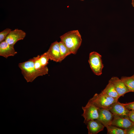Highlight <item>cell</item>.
<instances>
[{
  "label": "cell",
  "instance_id": "cell-1",
  "mask_svg": "<svg viewBox=\"0 0 134 134\" xmlns=\"http://www.w3.org/2000/svg\"><path fill=\"white\" fill-rule=\"evenodd\" d=\"M60 38L61 41L69 49L71 54H75L77 53L82 42L81 36L78 30L68 31Z\"/></svg>",
  "mask_w": 134,
  "mask_h": 134
},
{
  "label": "cell",
  "instance_id": "cell-2",
  "mask_svg": "<svg viewBox=\"0 0 134 134\" xmlns=\"http://www.w3.org/2000/svg\"><path fill=\"white\" fill-rule=\"evenodd\" d=\"M33 58L18 64L22 73L27 82H32L37 77L45 75L43 73L35 68Z\"/></svg>",
  "mask_w": 134,
  "mask_h": 134
},
{
  "label": "cell",
  "instance_id": "cell-3",
  "mask_svg": "<svg viewBox=\"0 0 134 134\" xmlns=\"http://www.w3.org/2000/svg\"><path fill=\"white\" fill-rule=\"evenodd\" d=\"M118 99L110 97L101 92L95 94L89 100L99 108H108L118 101Z\"/></svg>",
  "mask_w": 134,
  "mask_h": 134
},
{
  "label": "cell",
  "instance_id": "cell-4",
  "mask_svg": "<svg viewBox=\"0 0 134 134\" xmlns=\"http://www.w3.org/2000/svg\"><path fill=\"white\" fill-rule=\"evenodd\" d=\"M88 62L94 74L98 76L101 75L104 67L102 63L101 56L96 52H92L89 55Z\"/></svg>",
  "mask_w": 134,
  "mask_h": 134
},
{
  "label": "cell",
  "instance_id": "cell-5",
  "mask_svg": "<svg viewBox=\"0 0 134 134\" xmlns=\"http://www.w3.org/2000/svg\"><path fill=\"white\" fill-rule=\"evenodd\" d=\"M83 113L82 116L84 118V123L85 124L89 121L98 119L99 117V108L89 100L85 106H82Z\"/></svg>",
  "mask_w": 134,
  "mask_h": 134
},
{
  "label": "cell",
  "instance_id": "cell-6",
  "mask_svg": "<svg viewBox=\"0 0 134 134\" xmlns=\"http://www.w3.org/2000/svg\"><path fill=\"white\" fill-rule=\"evenodd\" d=\"M111 125L126 129L134 126V123L130 120L128 116L113 115Z\"/></svg>",
  "mask_w": 134,
  "mask_h": 134
},
{
  "label": "cell",
  "instance_id": "cell-7",
  "mask_svg": "<svg viewBox=\"0 0 134 134\" xmlns=\"http://www.w3.org/2000/svg\"><path fill=\"white\" fill-rule=\"evenodd\" d=\"M99 117L97 119L106 128L111 125L113 114L108 108H99Z\"/></svg>",
  "mask_w": 134,
  "mask_h": 134
},
{
  "label": "cell",
  "instance_id": "cell-8",
  "mask_svg": "<svg viewBox=\"0 0 134 134\" xmlns=\"http://www.w3.org/2000/svg\"><path fill=\"white\" fill-rule=\"evenodd\" d=\"M26 35V33L21 30L16 29L11 31L6 38L5 40L10 45L13 46L18 41L23 40Z\"/></svg>",
  "mask_w": 134,
  "mask_h": 134
},
{
  "label": "cell",
  "instance_id": "cell-9",
  "mask_svg": "<svg viewBox=\"0 0 134 134\" xmlns=\"http://www.w3.org/2000/svg\"><path fill=\"white\" fill-rule=\"evenodd\" d=\"M47 52L50 60L56 62H61L59 43L57 41L51 43Z\"/></svg>",
  "mask_w": 134,
  "mask_h": 134
},
{
  "label": "cell",
  "instance_id": "cell-10",
  "mask_svg": "<svg viewBox=\"0 0 134 134\" xmlns=\"http://www.w3.org/2000/svg\"><path fill=\"white\" fill-rule=\"evenodd\" d=\"M108 108L113 115L119 116H128L130 111L123 103L118 101L112 104Z\"/></svg>",
  "mask_w": 134,
  "mask_h": 134
},
{
  "label": "cell",
  "instance_id": "cell-11",
  "mask_svg": "<svg viewBox=\"0 0 134 134\" xmlns=\"http://www.w3.org/2000/svg\"><path fill=\"white\" fill-rule=\"evenodd\" d=\"M17 53L14 46L9 44L5 40L0 42V56L7 58L9 57L15 56Z\"/></svg>",
  "mask_w": 134,
  "mask_h": 134
},
{
  "label": "cell",
  "instance_id": "cell-12",
  "mask_svg": "<svg viewBox=\"0 0 134 134\" xmlns=\"http://www.w3.org/2000/svg\"><path fill=\"white\" fill-rule=\"evenodd\" d=\"M110 80L114 86L120 97L130 92L123 82L118 77H113Z\"/></svg>",
  "mask_w": 134,
  "mask_h": 134
},
{
  "label": "cell",
  "instance_id": "cell-13",
  "mask_svg": "<svg viewBox=\"0 0 134 134\" xmlns=\"http://www.w3.org/2000/svg\"><path fill=\"white\" fill-rule=\"evenodd\" d=\"M86 125L89 134H96L103 130L104 126L97 119L90 120Z\"/></svg>",
  "mask_w": 134,
  "mask_h": 134
},
{
  "label": "cell",
  "instance_id": "cell-14",
  "mask_svg": "<svg viewBox=\"0 0 134 134\" xmlns=\"http://www.w3.org/2000/svg\"><path fill=\"white\" fill-rule=\"evenodd\" d=\"M101 92L112 98L118 99L120 98L114 86L110 80L105 88Z\"/></svg>",
  "mask_w": 134,
  "mask_h": 134
},
{
  "label": "cell",
  "instance_id": "cell-15",
  "mask_svg": "<svg viewBox=\"0 0 134 134\" xmlns=\"http://www.w3.org/2000/svg\"><path fill=\"white\" fill-rule=\"evenodd\" d=\"M49 60L50 58L47 52L41 55H38L36 57V61L41 68H44L47 67Z\"/></svg>",
  "mask_w": 134,
  "mask_h": 134
},
{
  "label": "cell",
  "instance_id": "cell-16",
  "mask_svg": "<svg viewBox=\"0 0 134 134\" xmlns=\"http://www.w3.org/2000/svg\"><path fill=\"white\" fill-rule=\"evenodd\" d=\"M121 79L130 92H134V74L131 76H122Z\"/></svg>",
  "mask_w": 134,
  "mask_h": 134
},
{
  "label": "cell",
  "instance_id": "cell-17",
  "mask_svg": "<svg viewBox=\"0 0 134 134\" xmlns=\"http://www.w3.org/2000/svg\"><path fill=\"white\" fill-rule=\"evenodd\" d=\"M61 60V62L67 56L69 55L71 53L69 49L62 41L59 42Z\"/></svg>",
  "mask_w": 134,
  "mask_h": 134
},
{
  "label": "cell",
  "instance_id": "cell-18",
  "mask_svg": "<svg viewBox=\"0 0 134 134\" xmlns=\"http://www.w3.org/2000/svg\"><path fill=\"white\" fill-rule=\"evenodd\" d=\"M108 134H126V129L111 125L107 127Z\"/></svg>",
  "mask_w": 134,
  "mask_h": 134
},
{
  "label": "cell",
  "instance_id": "cell-19",
  "mask_svg": "<svg viewBox=\"0 0 134 134\" xmlns=\"http://www.w3.org/2000/svg\"><path fill=\"white\" fill-rule=\"evenodd\" d=\"M11 31V29L7 28L0 32V42L5 40L6 36Z\"/></svg>",
  "mask_w": 134,
  "mask_h": 134
},
{
  "label": "cell",
  "instance_id": "cell-20",
  "mask_svg": "<svg viewBox=\"0 0 134 134\" xmlns=\"http://www.w3.org/2000/svg\"><path fill=\"white\" fill-rule=\"evenodd\" d=\"M124 105L128 109L134 111V101L126 103H123Z\"/></svg>",
  "mask_w": 134,
  "mask_h": 134
},
{
  "label": "cell",
  "instance_id": "cell-21",
  "mask_svg": "<svg viewBox=\"0 0 134 134\" xmlns=\"http://www.w3.org/2000/svg\"><path fill=\"white\" fill-rule=\"evenodd\" d=\"M128 116L130 120L134 123V111L130 110Z\"/></svg>",
  "mask_w": 134,
  "mask_h": 134
},
{
  "label": "cell",
  "instance_id": "cell-22",
  "mask_svg": "<svg viewBox=\"0 0 134 134\" xmlns=\"http://www.w3.org/2000/svg\"><path fill=\"white\" fill-rule=\"evenodd\" d=\"M126 130V134H134V126Z\"/></svg>",
  "mask_w": 134,
  "mask_h": 134
},
{
  "label": "cell",
  "instance_id": "cell-23",
  "mask_svg": "<svg viewBox=\"0 0 134 134\" xmlns=\"http://www.w3.org/2000/svg\"><path fill=\"white\" fill-rule=\"evenodd\" d=\"M132 4L133 6L134 7V0H132Z\"/></svg>",
  "mask_w": 134,
  "mask_h": 134
},
{
  "label": "cell",
  "instance_id": "cell-24",
  "mask_svg": "<svg viewBox=\"0 0 134 134\" xmlns=\"http://www.w3.org/2000/svg\"></svg>",
  "mask_w": 134,
  "mask_h": 134
}]
</instances>
